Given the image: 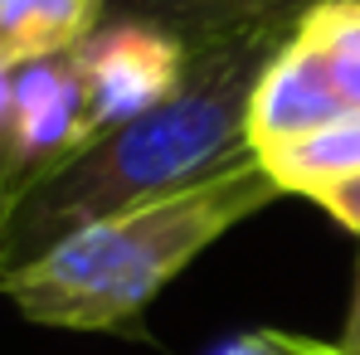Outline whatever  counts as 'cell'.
<instances>
[{"instance_id":"6da1fadb","label":"cell","mask_w":360,"mask_h":355,"mask_svg":"<svg viewBox=\"0 0 360 355\" xmlns=\"http://www.w3.org/2000/svg\"><path fill=\"white\" fill-rule=\"evenodd\" d=\"M283 44L190 49L185 83L171 103L112 131H98L68 161L34 176L0 229V283L39 263L63 238L131 209L161 205L180 190L224 176L248 151V103L258 73Z\"/></svg>"},{"instance_id":"7a4b0ae2","label":"cell","mask_w":360,"mask_h":355,"mask_svg":"<svg viewBox=\"0 0 360 355\" xmlns=\"http://www.w3.org/2000/svg\"><path fill=\"white\" fill-rule=\"evenodd\" d=\"M278 195L283 190L263 161L243 156L239 166L195 190L63 238L39 263L5 278L0 297H10L15 311L34 326L141 336V316L161 288L176 283L210 243L263 214Z\"/></svg>"},{"instance_id":"3957f363","label":"cell","mask_w":360,"mask_h":355,"mask_svg":"<svg viewBox=\"0 0 360 355\" xmlns=\"http://www.w3.org/2000/svg\"><path fill=\"white\" fill-rule=\"evenodd\" d=\"M73 68H78L88 122L98 136V131H112L122 122H136L156 112L161 103H171L185 83L190 49L146 20L108 15L73 49Z\"/></svg>"},{"instance_id":"277c9868","label":"cell","mask_w":360,"mask_h":355,"mask_svg":"<svg viewBox=\"0 0 360 355\" xmlns=\"http://www.w3.org/2000/svg\"><path fill=\"white\" fill-rule=\"evenodd\" d=\"M5 141H10L15 161L30 176H44L49 166L68 161L78 146L93 141V122H88V103H83V83H78L73 54L15 68V98H10Z\"/></svg>"},{"instance_id":"5b68a950","label":"cell","mask_w":360,"mask_h":355,"mask_svg":"<svg viewBox=\"0 0 360 355\" xmlns=\"http://www.w3.org/2000/svg\"><path fill=\"white\" fill-rule=\"evenodd\" d=\"M346 112L351 108L341 103L326 63L292 34L268 59V68L258 73V88H253V103H248V151L268 156L278 146H292L302 136L331 127Z\"/></svg>"},{"instance_id":"8992f818","label":"cell","mask_w":360,"mask_h":355,"mask_svg":"<svg viewBox=\"0 0 360 355\" xmlns=\"http://www.w3.org/2000/svg\"><path fill=\"white\" fill-rule=\"evenodd\" d=\"M321 0H108V15L146 20L185 49L214 44H288Z\"/></svg>"},{"instance_id":"52a82bcc","label":"cell","mask_w":360,"mask_h":355,"mask_svg":"<svg viewBox=\"0 0 360 355\" xmlns=\"http://www.w3.org/2000/svg\"><path fill=\"white\" fill-rule=\"evenodd\" d=\"M108 20V0H0V59L10 68L73 54Z\"/></svg>"},{"instance_id":"ba28073f","label":"cell","mask_w":360,"mask_h":355,"mask_svg":"<svg viewBox=\"0 0 360 355\" xmlns=\"http://www.w3.org/2000/svg\"><path fill=\"white\" fill-rule=\"evenodd\" d=\"M263 171L278 180L283 195H321L341 180L360 176V112H346L331 127L302 136L292 146H278L268 156H258Z\"/></svg>"},{"instance_id":"9c48e42d","label":"cell","mask_w":360,"mask_h":355,"mask_svg":"<svg viewBox=\"0 0 360 355\" xmlns=\"http://www.w3.org/2000/svg\"><path fill=\"white\" fill-rule=\"evenodd\" d=\"M297 39L326 63L341 103L360 112V0H321L297 25Z\"/></svg>"},{"instance_id":"30bf717a","label":"cell","mask_w":360,"mask_h":355,"mask_svg":"<svg viewBox=\"0 0 360 355\" xmlns=\"http://www.w3.org/2000/svg\"><path fill=\"white\" fill-rule=\"evenodd\" d=\"M219 355H341L336 341H311L292 331H248L239 341H229Z\"/></svg>"},{"instance_id":"8fae6325","label":"cell","mask_w":360,"mask_h":355,"mask_svg":"<svg viewBox=\"0 0 360 355\" xmlns=\"http://www.w3.org/2000/svg\"><path fill=\"white\" fill-rule=\"evenodd\" d=\"M316 205H321L336 224H346L351 234H360V176L341 180V185H331V190H321Z\"/></svg>"},{"instance_id":"7c38bea8","label":"cell","mask_w":360,"mask_h":355,"mask_svg":"<svg viewBox=\"0 0 360 355\" xmlns=\"http://www.w3.org/2000/svg\"><path fill=\"white\" fill-rule=\"evenodd\" d=\"M30 180H34V176L15 161L10 141L0 136V229H5V219H10V209H15V200H20V190H25Z\"/></svg>"},{"instance_id":"4fadbf2b","label":"cell","mask_w":360,"mask_h":355,"mask_svg":"<svg viewBox=\"0 0 360 355\" xmlns=\"http://www.w3.org/2000/svg\"><path fill=\"white\" fill-rule=\"evenodd\" d=\"M341 355H360V283H356V302H351V316H346V336L336 341Z\"/></svg>"},{"instance_id":"5bb4252c","label":"cell","mask_w":360,"mask_h":355,"mask_svg":"<svg viewBox=\"0 0 360 355\" xmlns=\"http://www.w3.org/2000/svg\"><path fill=\"white\" fill-rule=\"evenodd\" d=\"M10 98H15V68L0 59V136H5V127H10Z\"/></svg>"}]
</instances>
